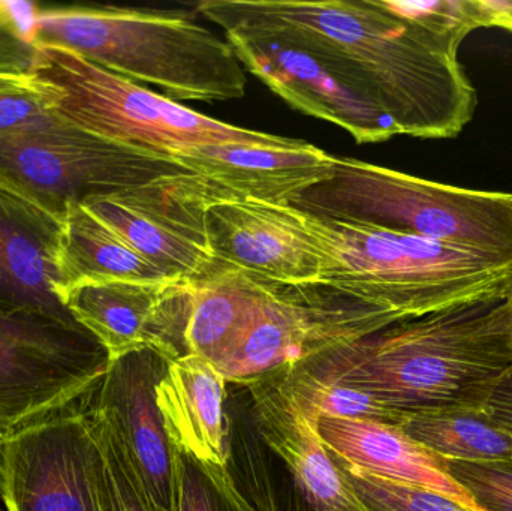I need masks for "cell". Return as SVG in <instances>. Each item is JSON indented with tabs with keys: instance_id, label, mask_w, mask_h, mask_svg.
<instances>
[{
	"instance_id": "obj_25",
	"label": "cell",
	"mask_w": 512,
	"mask_h": 511,
	"mask_svg": "<svg viewBox=\"0 0 512 511\" xmlns=\"http://www.w3.org/2000/svg\"><path fill=\"white\" fill-rule=\"evenodd\" d=\"M87 414L101 449L102 511H158L113 426L95 411L89 410Z\"/></svg>"
},
{
	"instance_id": "obj_32",
	"label": "cell",
	"mask_w": 512,
	"mask_h": 511,
	"mask_svg": "<svg viewBox=\"0 0 512 511\" xmlns=\"http://www.w3.org/2000/svg\"><path fill=\"white\" fill-rule=\"evenodd\" d=\"M486 411L499 425L512 432V372L493 393L487 402Z\"/></svg>"
},
{
	"instance_id": "obj_3",
	"label": "cell",
	"mask_w": 512,
	"mask_h": 511,
	"mask_svg": "<svg viewBox=\"0 0 512 511\" xmlns=\"http://www.w3.org/2000/svg\"><path fill=\"white\" fill-rule=\"evenodd\" d=\"M35 45L65 48L135 83L182 101L245 96L248 77L227 39L183 11L33 3Z\"/></svg>"
},
{
	"instance_id": "obj_30",
	"label": "cell",
	"mask_w": 512,
	"mask_h": 511,
	"mask_svg": "<svg viewBox=\"0 0 512 511\" xmlns=\"http://www.w3.org/2000/svg\"><path fill=\"white\" fill-rule=\"evenodd\" d=\"M30 2L0 0V72H30L35 63Z\"/></svg>"
},
{
	"instance_id": "obj_2",
	"label": "cell",
	"mask_w": 512,
	"mask_h": 511,
	"mask_svg": "<svg viewBox=\"0 0 512 511\" xmlns=\"http://www.w3.org/2000/svg\"><path fill=\"white\" fill-rule=\"evenodd\" d=\"M399 413L484 410L512 372L510 290L397 321L294 363Z\"/></svg>"
},
{
	"instance_id": "obj_4",
	"label": "cell",
	"mask_w": 512,
	"mask_h": 511,
	"mask_svg": "<svg viewBox=\"0 0 512 511\" xmlns=\"http://www.w3.org/2000/svg\"><path fill=\"white\" fill-rule=\"evenodd\" d=\"M304 215L324 249L321 285L387 309L400 320L511 288L512 261L507 258Z\"/></svg>"
},
{
	"instance_id": "obj_26",
	"label": "cell",
	"mask_w": 512,
	"mask_h": 511,
	"mask_svg": "<svg viewBox=\"0 0 512 511\" xmlns=\"http://www.w3.org/2000/svg\"><path fill=\"white\" fill-rule=\"evenodd\" d=\"M47 86L30 72H0V137L41 131L62 122Z\"/></svg>"
},
{
	"instance_id": "obj_11",
	"label": "cell",
	"mask_w": 512,
	"mask_h": 511,
	"mask_svg": "<svg viewBox=\"0 0 512 511\" xmlns=\"http://www.w3.org/2000/svg\"><path fill=\"white\" fill-rule=\"evenodd\" d=\"M101 449L89 414H53L0 438L8 511H102Z\"/></svg>"
},
{
	"instance_id": "obj_24",
	"label": "cell",
	"mask_w": 512,
	"mask_h": 511,
	"mask_svg": "<svg viewBox=\"0 0 512 511\" xmlns=\"http://www.w3.org/2000/svg\"><path fill=\"white\" fill-rule=\"evenodd\" d=\"M174 511H258L227 468L174 449Z\"/></svg>"
},
{
	"instance_id": "obj_1",
	"label": "cell",
	"mask_w": 512,
	"mask_h": 511,
	"mask_svg": "<svg viewBox=\"0 0 512 511\" xmlns=\"http://www.w3.org/2000/svg\"><path fill=\"white\" fill-rule=\"evenodd\" d=\"M197 11L285 27L327 51L369 87L400 135L453 138L474 117L477 92L459 50L384 0H204Z\"/></svg>"
},
{
	"instance_id": "obj_10",
	"label": "cell",
	"mask_w": 512,
	"mask_h": 511,
	"mask_svg": "<svg viewBox=\"0 0 512 511\" xmlns=\"http://www.w3.org/2000/svg\"><path fill=\"white\" fill-rule=\"evenodd\" d=\"M222 198L209 180L182 171L81 204L170 281L195 282L221 267L210 249L207 210Z\"/></svg>"
},
{
	"instance_id": "obj_5",
	"label": "cell",
	"mask_w": 512,
	"mask_h": 511,
	"mask_svg": "<svg viewBox=\"0 0 512 511\" xmlns=\"http://www.w3.org/2000/svg\"><path fill=\"white\" fill-rule=\"evenodd\" d=\"M289 206L331 221L426 237L512 261V194L444 185L334 156Z\"/></svg>"
},
{
	"instance_id": "obj_19",
	"label": "cell",
	"mask_w": 512,
	"mask_h": 511,
	"mask_svg": "<svg viewBox=\"0 0 512 511\" xmlns=\"http://www.w3.org/2000/svg\"><path fill=\"white\" fill-rule=\"evenodd\" d=\"M218 366L194 354L167 363L156 384V401L174 449L192 458L227 468L225 390Z\"/></svg>"
},
{
	"instance_id": "obj_8",
	"label": "cell",
	"mask_w": 512,
	"mask_h": 511,
	"mask_svg": "<svg viewBox=\"0 0 512 511\" xmlns=\"http://www.w3.org/2000/svg\"><path fill=\"white\" fill-rule=\"evenodd\" d=\"M182 171L165 156L105 140L65 119L0 137V185L60 218L72 204Z\"/></svg>"
},
{
	"instance_id": "obj_23",
	"label": "cell",
	"mask_w": 512,
	"mask_h": 511,
	"mask_svg": "<svg viewBox=\"0 0 512 511\" xmlns=\"http://www.w3.org/2000/svg\"><path fill=\"white\" fill-rule=\"evenodd\" d=\"M270 374L316 423L319 419H367L400 426L406 417L363 390L316 380L294 366Z\"/></svg>"
},
{
	"instance_id": "obj_31",
	"label": "cell",
	"mask_w": 512,
	"mask_h": 511,
	"mask_svg": "<svg viewBox=\"0 0 512 511\" xmlns=\"http://www.w3.org/2000/svg\"><path fill=\"white\" fill-rule=\"evenodd\" d=\"M481 27H499L512 32V0H475Z\"/></svg>"
},
{
	"instance_id": "obj_27",
	"label": "cell",
	"mask_w": 512,
	"mask_h": 511,
	"mask_svg": "<svg viewBox=\"0 0 512 511\" xmlns=\"http://www.w3.org/2000/svg\"><path fill=\"white\" fill-rule=\"evenodd\" d=\"M336 462L358 500L369 511H471L436 492L394 482L355 465Z\"/></svg>"
},
{
	"instance_id": "obj_6",
	"label": "cell",
	"mask_w": 512,
	"mask_h": 511,
	"mask_svg": "<svg viewBox=\"0 0 512 511\" xmlns=\"http://www.w3.org/2000/svg\"><path fill=\"white\" fill-rule=\"evenodd\" d=\"M32 72L47 86L56 113L72 125L168 159L203 144L295 141L204 116L65 48L36 45Z\"/></svg>"
},
{
	"instance_id": "obj_28",
	"label": "cell",
	"mask_w": 512,
	"mask_h": 511,
	"mask_svg": "<svg viewBox=\"0 0 512 511\" xmlns=\"http://www.w3.org/2000/svg\"><path fill=\"white\" fill-rule=\"evenodd\" d=\"M388 9L414 21L445 44L459 50L466 36L480 29L475 0H430V2H390Z\"/></svg>"
},
{
	"instance_id": "obj_20",
	"label": "cell",
	"mask_w": 512,
	"mask_h": 511,
	"mask_svg": "<svg viewBox=\"0 0 512 511\" xmlns=\"http://www.w3.org/2000/svg\"><path fill=\"white\" fill-rule=\"evenodd\" d=\"M57 270L63 302L72 287L86 282H176L144 260L84 204H72L63 216Z\"/></svg>"
},
{
	"instance_id": "obj_18",
	"label": "cell",
	"mask_w": 512,
	"mask_h": 511,
	"mask_svg": "<svg viewBox=\"0 0 512 511\" xmlns=\"http://www.w3.org/2000/svg\"><path fill=\"white\" fill-rule=\"evenodd\" d=\"M318 429L336 461L436 492L465 509L483 511L451 477L445 462L412 440L402 426L367 419H319Z\"/></svg>"
},
{
	"instance_id": "obj_33",
	"label": "cell",
	"mask_w": 512,
	"mask_h": 511,
	"mask_svg": "<svg viewBox=\"0 0 512 511\" xmlns=\"http://www.w3.org/2000/svg\"><path fill=\"white\" fill-rule=\"evenodd\" d=\"M0 511H8L5 506V497H3L2 479H0Z\"/></svg>"
},
{
	"instance_id": "obj_34",
	"label": "cell",
	"mask_w": 512,
	"mask_h": 511,
	"mask_svg": "<svg viewBox=\"0 0 512 511\" xmlns=\"http://www.w3.org/2000/svg\"><path fill=\"white\" fill-rule=\"evenodd\" d=\"M511 296H512V279H511Z\"/></svg>"
},
{
	"instance_id": "obj_29",
	"label": "cell",
	"mask_w": 512,
	"mask_h": 511,
	"mask_svg": "<svg viewBox=\"0 0 512 511\" xmlns=\"http://www.w3.org/2000/svg\"><path fill=\"white\" fill-rule=\"evenodd\" d=\"M448 473L483 511H512V464L444 461Z\"/></svg>"
},
{
	"instance_id": "obj_12",
	"label": "cell",
	"mask_w": 512,
	"mask_h": 511,
	"mask_svg": "<svg viewBox=\"0 0 512 511\" xmlns=\"http://www.w3.org/2000/svg\"><path fill=\"white\" fill-rule=\"evenodd\" d=\"M207 233L221 267L282 287L321 285L324 249L289 204L222 198L207 210Z\"/></svg>"
},
{
	"instance_id": "obj_21",
	"label": "cell",
	"mask_w": 512,
	"mask_h": 511,
	"mask_svg": "<svg viewBox=\"0 0 512 511\" xmlns=\"http://www.w3.org/2000/svg\"><path fill=\"white\" fill-rule=\"evenodd\" d=\"M268 291L267 282L233 267H219L195 281L186 330L188 354L218 365L254 324Z\"/></svg>"
},
{
	"instance_id": "obj_9",
	"label": "cell",
	"mask_w": 512,
	"mask_h": 511,
	"mask_svg": "<svg viewBox=\"0 0 512 511\" xmlns=\"http://www.w3.org/2000/svg\"><path fill=\"white\" fill-rule=\"evenodd\" d=\"M110 362L84 327L41 314H0V438L92 395Z\"/></svg>"
},
{
	"instance_id": "obj_22",
	"label": "cell",
	"mask_w": 512,
	"mask_h": 511,
	"mask_svg": "<svg viewBox=\"0 0 512 511\" xmlns=\"http://www.w3.org/2000/svg\"><path fill=\"white\" fill-rule=\"evenodd\" d=\"M403 431L442 461L512 464V432L486 408L408 414Z\"/></svg>"
},
{
	"instance_id": "obj_13",
	"label": "cell",
	"mask_w": 512,
	"mask_h": 511,
	"mask_svg": "<svg viewBox=\"0 0 512 511\" xmlns=\"http://www.w3.org/2000/svg\"><path fill=\"white\" fill-rule=\"evenodd\" d=\"M194 282H86L66 293L65 305L110 360L153 350L165 360L186 356Z\"/></svg>"
},
{
	"instance_id": "obj_14",
	"label": "cell",
	"mask_w": 512,
	"mask_h": 511,
	"mask_svg": "<svg viewBox=\"0 0 512 511\" xmlns=\"http://www.w3.org/2000/svg\"><path fill=\"white\" fill-rule=\"evenodd\" d=\"M167 363L153 350L111 360L90 395V410L113 426L158 511H174V447L156 401Z\"/></svg>"
},
{
	"instance_id": "obj_15",
	"label": "cell",
	"mask_w": 512,
	"mask_h": 511,
	"mask_svg": "<svg viewBox=\"0 0 512 511\" xmlns=\"http://www.w3.org/2000/svg\"><path fill=\"white\" fill-rule=\"evenodd\" d=\"M62 228L63 218L0 185V314H41L80 326L59 291Z\"/></svg>"
},
{
	"instance_id": "obj_7",
	"label": "cell",
	"mask_w": 512,
	"mask_h": 511,
	"mask_svg": "<svg viewBox=\"0 0 512 511\" xmlns=\"http://www.w3.org/2000/svg\"><path fill=\"white\" fill-rule=\"evenodd\" d=\"M243 68L295 110L334 123L358 144L400 135L369 87L336 57L292 30L259 21L216 18Z\"/></svg>"
},
{
	"instance_id": "obj_17",
	"label": "cell",
	"mask_w": 512,
	"mask_h": 511,
	"mask_svg": "<svg viewBox=\"0 0 512 511\" xmlns=\"http://www.w3.org/2000/svg\"><path fill=\"white\" fill-rule=\"evenodd\" d=\"M259 435L285 462L315 511H369L358 500L319 434L318 423L267 374L248 384Z\"/></svg>"
},
{
	"instance_id": "obj_16",
	"label": "cell",
	"mask_w": 512,
	"mask_h": 511,
	"mask_svg": "<svg viewBox=\"0 0 512 511\" xmlns=\"http://www.w3.org/2000/svg\"><path fill=\"white\" fill-rule=\"evenodd\" d=\"M334 156L303 140L286 146L203 144L171 158L182 170L209 180L234 200L288 204L330 176Z\"/></svg>"
}]
</instances>
